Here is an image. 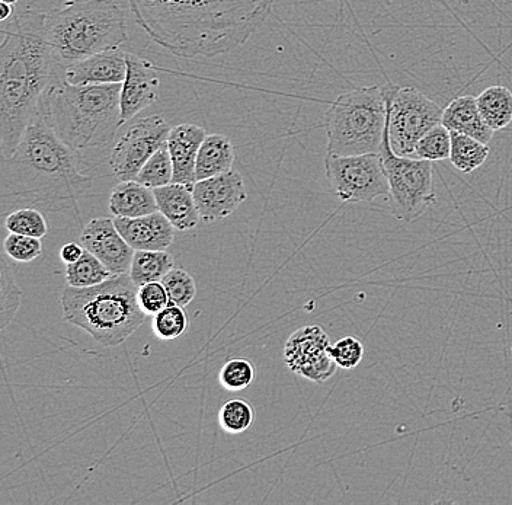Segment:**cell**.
I'll list each match as a JSON object with an SVG mask.
<instances>
[{"label": "cell", "instance_id": "24", "mask_svg": "<svg viewBox=\"0 0 512 505\" xmlns=\"http://www.w3.org/2000/svg\"><path fill=\"white\" fill-rule=\"evenodd\" d=\"M174 268V257L166 251H136L131 262L130 277L136 286L162 281Z\"/></svg>", "mask_w": 512, "mask_h": 505}, {"label": "cell", "instance_id": "13", "mask_svg": "<svg viewBox=\"0 0 512 505\" xmlns=\"http://www.w3.org/2000/svg\"><path fill=\"white\" fill-rule=\"evenodd\" d=\"M192 193H194L201 220L206 223L229 217L248 198L242 175L233 169L216 177L195 182Z\"/></svg>", "mask_w": 512, "mask_h": 505}, {"label": "cell", "instance_id": "14", "mask_svg": "<svg viewBox=\"0 0 512 505\" xmlns=\"http://www.w3.org/2000/svg\"><path fill=\"white\" fill-rule=\"evenodd\" d=\"M80 244L94 254L114 276L130 273L136 251L123 238L114 220L98 217L86 223L80 233Z\"/></svg>", "mask_w": 512, "mask_h": 505}, {"label": "cell", "instance_id": "25", "mask_svg": "<svg viewBox=\"0 0 512 505\" xmlns=\"http://www.w3.org/2000/svg\"><path fill=\"white\" fill-rule=\"evenodd\" d=\"M489 146L466 134L451 133L450 161L463 174L479 169L488 159Z\"/></svg>", "mask_w": 512, "mask_h": 505}, {"label": "cell", "instance_id": "16", "mask_svg": "<svg viewBox=\"0 0 512 505\" xmlns=\"http://www.w3.org/2000/svg\"><path fill=\"white\" fill-rule=\"evenodd\" d=\"M126 54L120 47L94 54L67 67L63 81L76 86L123 83L127 75Z\"/></svg>", "mask_w": 512, "mask_h": 505}, {"label": "cell", "instance_id": "26", "mask_svg": "<svg viewBox=\"0 0 512 505\" xmlns=\"http://www.w3.org/2000/svg\"><path fill=\"white\" fill-rule=\"evenodd\" d=\"M111 277H114V274L86 249L80 260L66 267L67 286L76 287V289L98 286L110 280Z\"/></svg>", "mask_w": 512, "mask_h": 505}, {"label": "cell", "instance_id": "6", "mask_svg": "<svg viewBox=\"0 0 512 505\" xmlns=\"http://www.w3.org/2000/svg\"><path fill=\"white\" fill-rule=\"evenodd\" d=\"M139 286L130 274H120L86 289L67 286L62 296L63 316L104 347H118L146 321L137 302Z\"/></svg>", "mask_w": 512, "mask_h": 505}, {"label": "cell", "instance_id": "37", "mask_svg": "<svg viewBox=\"0 0 512 505\" xmlns=\"http://www.w3.org/2000/svg\"><path fill=\"white\" fill-rule=\"evenodd\" d=\"M137 302L146 315L155 316L169 305V296L162 281L143 284L137 290Z\"/></svg>", "mask_w": 512, "mask_h": 505}, {"label": "cell", "instance_id": "15", "mask_svg": "<svg viewBox=\"0 0 512 505\" xmlns=\"http://www.w3.org/2000/svg\"><path fill=\"white\" fill-rule=\"evenodd\" d=\"M127 75L121 85L120 126H126L137 114L155 104L160 95V78L153 63L137 54L127 53Z\"/></svg>", "mask_w": 512, "mask_h": 505}, {"label": "cell", "instance_id": "40", "mask_svg": "<svg viewBox=\"0 0 512 505\" xmlns=\"http://www.w3.org/2000/svg\"><path fill=\"white\" fill-rule=\"evenodd\" d=\"M0 2L9 3V5H16V3L19 2V0H0Z\"/></svg>", "mask_w": 512, "mask_h": 505}, {"label": "cell", "instance_id": "5", "mask_svg": "<svg viewBox=\"0 0 512 505\" xmlns=\"http://www.w3.org/2000/svg\"><path fill=\"white\" fill-rule=\"evenodd\" d=\"M121 85L54 82L44 99L57 134L75 152L110 146L121 118Z\"/></svg>", "mask_w": 512, "mask_h": 505}, {"label": "cell", "instance_id": "9", "mask_svg": "<svg viewBox=\"0 0 512 505\" xmlns=\"http://www.w3.org/2000/svg\"><path fill=\"white\" fill-rule=\"evenodd\" d=\"M387 133L393 152L414 156L416 143L443 120V108L414 86L386 83Z\"/></svg>", "mask_w": 512, "mask_h": 505}, {"label": "cell", "instance_id": "28", "mask_svg": "<svg viewBox=\"0 0 512 505\" xmlns=\"http://www.w3.org/2000/svg\"><path fill=\"white\" fill-rule=\"evenodd\" d=\"M136 181L146 187L155 188L165 187V185L174 182V163H172L171 153H169L168 145L160 147L156 150L143 168L140 169Z\"/></svg>", "mask_w": 512, "mask_h": 505}, {"label": "cell", "instance_id": "36", "mask_svg": "<svg viewBox=\"0 0 512 505\" xmlns=\"http://www.w3.org/2000/svg\"><path fill=\"white\" fill-rule=\"evenodd\" d=\"M329 354L336 366L344 370H352L364 359V345L354 337L341 338L329 347Z\"/></svg>", "mask_w": 512, "mask_h": 505}, {"label": "cell", "instance_id": "33", "mask_svg": "<svg viewBox=\"0 0 512 505\" xmlns=\"http://www.w3.org/2000/svg\"><path fill=\"white\" fill-rule=\"evenodd\" d=\"M169 296V305H178L187 308L197 296V284L190 273L182 268H172L162 280Z\"/></svg>", "mask_w": 512, "mask_h": 505}, {"label": "cell", "instance_id": "10", "mask_svg": "<svg viewBox=\"0 0 512 505\" xmlns=\"http://www.w3.org/2000/svg\"><path fill=\"white\" fill-rule=\"evenodd\" d=\"M325 171L336 197L344 203H368L389 197V181L380 152L326 155Z\"/></svg>", "mask_w": 512, "mask_h": 505}, {"label": "cell", "instance_id": "8", "mask_svg": "<svg viewBox=\"0 0 512 505\" xmlns=\"http://www.w3.org/2000/svg\"><path fill=\"white\" fill-rule=\"evenodd\" d=\"M380 155L389 181L390 209L393 216L402 222H414L437 201L432 162L414 156L396 155L390 146L387 124Z\"/></svg>", "mask_w": 512, "mask_h": 505}, {"label": "cell", "instance_id": "38", "mask_svg": "<svg viewBox=\"0 0 512 505\" xmlns=\"http://www.w3.org/2000/svg\"><path fill=\"white\" fill-rule=\"evenodd\" d=\"M83 252H85V248H83L82 244H76V242H69V244L63 245L62 249H60V258L64 264L69 265L73 264L80 260Z\"/></svg>", "mask_w": 512, "mask_h": 505}, {"label": "cell", "instance_id": "31", "mask_svg": "<svg viewBox=\"0 0 512 505\" xmlns=\"http://www.w3.org/2000/svg\"><path fill=\"white\" fill-rule=\"evenodd\" d=\"M254 417V408L246 399L233 398L220 408L219 424L226 433L238 436L251 427Z\"/></svg>", "mask_w": 512, "mask_h": 505}, {"label": "cell", "instance_id": "4", "mask_svg": "<svg viewBox=\"0 0 512 505\" xmlns=\"http://www.w3.org/2000/svg\"><path fill=\"white\" fill-rule=\"evenodd\" d=\"M46 35L54 62L64 72L126 43V15L115 0H66L46 14Z\"/></svg>", "mask_w": 512, "mask_h": 505}, {"label": "cell", "instance_id": "22", "mask_svg": "<svg viewBox=\"0 0 512 505\" xmlns=\"http://www.w3.org/2000/svg\"><path fill=\"white\" fill-rule=\"evenodd\" d=\"M235 162V149L229 137L224 134H207L198 150L197 181L216 177L232 171Z\"/></svg>", "mask_w": 512, "mask_h": 505}, {"label": "cell", "instance_id": "27", "mask_svg": "<svg viewBox=\"0 0 512 505\" xmlns=\"http://www.w3.org/2000/svg\"><path fill=\"white\" fill-rule=\"evenodd\" d=\"M11 258L3 252L0 260V289H2V308H0V328L6 329L14 321L21 308L24 292L16 284Z\"/></svg>", "mask_w": 512, "mask_h": 505}, {"label": "cell", "instance_id": "17", "mask_svg": "<svg viewBox=\"0 0 512 505\" xmlns=\"http://www.w3.org/2000/svg\"><path fill=\"white\" fill-rule=\"evenodd\" d=\"M115 226L134 251H166L175 241V228L162 213L127 219L115 217Z\"/></svg>", "mask_w": 512, "mask_h": 505}, {"label": "cell", "instance_id": "12", "mask_svg": "<svg viewBox=\"0 0 512 505\" xmlns=\"http://www.w3.org/2000/svg\"><path fill=\"white\" fill-rule=\"evenodd\" d=\"M329 347L331 341L320 326H303L288 337L284 360L296 375L310 382L323 383L331 379L338 369L329 354Z\"/></svg>", "mask_w": 512, "mask_h": 505}, {"label": "cell", "instance_id": "34", "mask_svg": "<svg viewBox=\"0 0 512 505\" xmlns=\"http://www.w3.org/2000/svg\"><path fill=\"white\" fill-rule=\"evenodd\" d=\"M256 370L254 364L246 359H232L223 364L219 372V382L226 391L240 392L254 382Z\"/></svg>", "mask_w": 512, "mask_h": 505}, {"label": "cell", "instance_id": "20", "mask_svg": "<svg viewBox=\"0 0 512 505\" xmlns=\"http://www.w3.org/2000/svg\"><path fill=\"white\" fill-rule=\"evenodd\" d=\"M441 124L450 130V133L466 134L486 145H489L494 137V130L483 120L478 99L473 95H463L453 99L443 110Z\"/></svg>", "mask_w": 512, "mask_h": 505}, {"label": "cell", "instance_id": "1", "mask_svg": "<svg viewBox=\"0 0 512 505\" xmlns=\"http://www.w3.org/2000/svg\"><path fill=\"white\" fill-rule=\"evenodd\" d=\"M137 25L182 59L213 57L248 43L274 0H128Z\"/></svg>", "mask_w": 512, "mask_h": 505}, {"label": "cell", "instance_id": "3", "mask_svg": "<svg viewBox=\"0 0 512 505\" xmlns=\"http://www.w3.org/2000/svg\"><path fill=\"white\" fill-rule=\"evenodd\" d=\"M2 35L0 145L3 158H9L47 89L53 85L51 79L57 65L48 46L43 12L22 9L3 28Z\"/></svg>", "mask_w": 512, "mask_h": 505}, {"label": "cell", "instance_id": "18", "mask_svg": "<svg viewBox=\"0 0 512 505\" xmlns=\"http://www.w3.org/2000/svg\"><path fill=\"white\" fill-rule=\"evenodd\" d=\"M206 137L207 131L197 124L184 123L172 127L166 145L174 163V182L194 187L197 182L198 150Z\"/></svg>", "mask_w": 512, "mask_h": 505}, {"label": "cell", "instance_id": "11", "mask_svg": "<svg viewBox=\"0 0 512 505\" xmlns=\"http://www.w3.org/2000/svg\"><path fill=\"white\" fill-rule=\"evenodd\" d=\"M172 127L163 115H149L128 126L112 149L110 166L121 181L136 180L147 159L165 146Z\"/></svg>", "mask_w": 512, "mask_h": 505}, {"label": "cell", "instance_id": "19", "mask_svg": "<svg viewBox=\"0 0 512 505\" xmlns=\"http://www.w3.org/2000/svg\"><path fill=\"white\" fill-rule=\"evenodd\" d=\"M153 191L158 201L159 212L174 225L176 230L185 232V230L197 228L201 216L191 187L172 182Z\"/></svg>", "mask_w": 512, "mask_h": 505}, {"label": "cell", "instance_id": "7", "mask_svg": "<svg viewBox=\"0 0 512 505\" xmlns=\"http://www.w3.org/2000/svg\"><path fill=\"white\" fill-rule=\"evenodd\" d=\"M386 124V86L357 88L339 95L326 113V155L380 152Z\"/></svg>", "mask_w": 512, "mask_h": 505}, {"label": "cell", "instance_id": "2", "mask_svg": "<svg viewBox=\"0 0 512 505\" xmlns=\"http://www.w3.org/2000/svg\"><path fill=\"white\" fill-rule=\"evenodd\" d=\"M94 177L82 171L78 152L57 134L41 99L21 142L2 163V203L8 198L43 212L72 209L91 194Z\"/></svg>", "mask_w": 512, "mask_h": 505}, {"label": "cell", "instance_id": "23", "mask_svg": "<svg viewBox=\"0 0 512 505\" xmlns=\"http://www.w3.org/2000/svg\"><path fill=\"white\" fill-rule=\"evenodd\" d=\"M478 107L485 123L492 130H504L512 123V92L505 86H489L478 98Z\"/></svg>", "mask_w": 512, "mask_h": 505}, {"label": "cell", "instance_id": "32", "mask_svg": "<svg viewBox=\"0 0 512 505\" xmlns=\"http://www.w3.org/2000/svg\"><path fill=\"white\" fill-rule=\"evenodd\" d=\"M5 226L9 233L16 235L44 238L48 233V226L43 213L35 207H22L14 210L5 217Z\"/></svg>", "mask_w": 512, "mask_h": 505}, {"label": "cell", "instance_id": "30", "mask_svg": "<svg viewBox=\"0 0 512 505\" xmlns=\"http://www.w3.org/2000/svg\"><path fill=\"white\" fill-rule=\"evenodd\" d=\"M451 133L443 124L432 127L416 143L414 158L425 159V161L437 162L450 159Z\"/></svg>", "mask_w": 512, "mask_h": 505}, {"label": "cell", "instance_id": "39", "mask_svg": "<svg viewBox=\"0 0 512 505\" xmlns=\"http://www.w3.org/2000/svg\"><path fill=\"white\" fill-rule=\"evenodd\" d=\"M15 15V6L0 2V21H8Z\"/></svg>", "mask_w": 512, "mask_h": 505}, {"label": "cell", "instance_id": "29", "mask_svg": "<svg viewBox=\"0 0 512 505\" xmlns=\"http://www.w3.org/2000/svg\"><path fill=\"white\" fill-rule=\"evenodd\" d=\"M152 328L159 340H178L190 328V316L182 306L168 305L153 316Z\"/></svg>", "mask_w": 512, "mask_h": 505}, {"label": "cell", "instance_id": "35", "mask_svg": "<svg viewBox=\"0 0 512 505\" xmlns=\"http://www.w3.org/2000/svg\"><path fill=\"white\" fill-rule=\"evenodd\" d=\"M3 252L16 262H32L43 254L41 239L11 233L3 242Z\"/></svg>", "mask_w": 512, "mask_h": 505}, {"label": "cell", "instance_id": "21", "mask_svg": "<svg viewBox=\"0 0 512 505\" xmlns=\"http://www.w3.org/2000/svg\"><path fill=\"white\" fill-rule=\"evenodd\" d=\"M110 212L115 217H127V219H136V217L159 212L155 191L136 180L121 181L112 188Z\"/></svg>", "mask_w": 512, "mask_h": 505}]
</instances>
